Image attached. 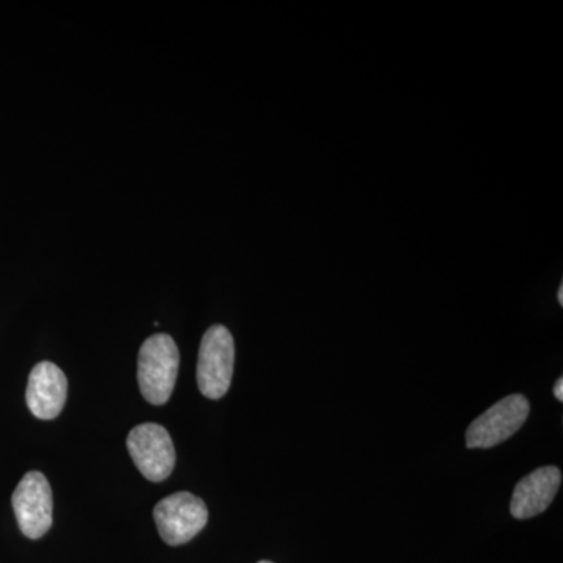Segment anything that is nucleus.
Masks as SVG:
<instances>
[{"mask_svg": "<svg viewBox=\"0 0 563 563\" xmlns=\"http://www.w3.org/2000/svg\"><path fill=\"white\" fill-rule=\"evenodd\" d=\"M13 509L21 532L29 539H41L52 526V490L46 476L29 472L13 493Z\"/></svg>", "mask_w": 563, "mask_h": 563, "instance_id": "nucleus-6", "label": "nucleus"}, {"mask_svg": "<svg viewBox=\"0 0 563 563\" xmlns=\"http://www.w3.org/2000/svg\"><path fill=\"white\" fill-rule=\"evenodd\" d=\"M128 450L136 468L147 481L162 483L172 476L176 450L172 435L163 426L144 422L133 428L128 437Z\"/></svg>", "mask_w": 563, "mask_h": 563, "instance_id": "nucleus-5", "label": "nucleus"}, {"mask_svg": "<svg viewBox=\"0 0 563 563\" xmlns=\"http://www.w3.org/2000/svg\"><path fill=\"white\" fill-rule=\"evenodd\" d=\"M558 299L559 302L563 303V284H561V287H559Z\"/></svg>", "mask_w": 563, "mask_h": 563, "instance_id": "nucleus-10", "label": "nucleus"}, {"mask_svg": "<svg viewBox=\"0 0 563 563\" xmlns=\"http://www.w3.org/2000/svg\"><path fill=\"white\" fill-rule=\"evenodd\" d=\"M68 395V379L55 363L41 362L32 369L29 377V409L40 420H54L65 407Z\"/></svg>", "mask_w": 563, "mask_h": 563, "instance_id": "nucleus-7", "label": "nucleus"}, {"mask_svg": "<svg viewBox=\"0 0 563 563\" xmlns=\"http://www.w3.org/2000/svg\"><path fill=\"white\" fill-rule=\"evenodd\" d=\"M179 365V350L173 336L155 333L141 344L139 385L147 402L163 406L169 401L176 387Z\"/></svg>", "mask_w": 563, "mask_h": 563, "instance_id": "nucleus-1", "label": "nucleus"}, {"mask_svg": "<svg viewBox=\"0 0 563 563\" xmlns=\"http://www.w3.org/2000/svg\"><path fill=\"white\" fill-rule=\"evenodd\" d=\"M154 520L162 539L172 547L188 543L206 528L209 510L206 503L188 492L166 496L155 506Z\"/></svg>", "mask_w": 563, "mask_h": 563, "instance_id": "nucleus-4", "label": "nucleus"}, {"mask_svg": "<svg viewBox=\"0 0 563 563\" xmlns=\"http://www.w3.org/2000/svg\"><path fill=\"white\" fill-rule=\"evenodd\" d=\"M258 563H273V562H269V561H262V562H258Z\"/></svg>", "mask_w": 563, "mask_h": 563, "instance_id": "nucleus-11", "label": "nucleus"}, {"mask_svg": "<svg viewBox=\"0 0 563 563\" xmlns=\"http://www.w3.org/2000/svg\"><path fill=\"white\" fill-rule=\"evenodd\" d=\"M235 343L224 325H211L203 333L198 357V387L209 399H221L231 388Z\"/></svg>", "mask_w": 563, "mask_h": 563, "instance_id": "nucleus-2", "label": "nucleus"}, {"mask_svg": "<svg viewBox=\"0 0 563 563\" xmlns=\"http://www.w3.org/2000/svg\"><path fill=\"white\" fill-rule=\"evenodd\" d=\"M531 410L523 395H510L492 406L470 424L466 446L470 450H488L520 431Z\"/></svg>", "mask_w": 563, "mask_h": 563, "instance_id": "nucleus-3", "label": "nucleus"}, {"mask_svg": "<svg viewBox=\"0 0 563 563\" xmlns=\"http://www.w3.org/2000/svg\"><path fill=\"white\" fill-rule=\"evenodd\" d=\"M554 396H555V399H558V401H561V402L563 401V380H562V377L554 385Z\"/></svg>", "mask_w": 563, "mask_h": 563, "instance_id": "nucleus-9", "label": "nucleus"}, {"mask_svg": "<svg viewBox=\"0 0 563 563\" xmlns=\"http://www.w3.org/2000/svg\"><path fill=\"white\" fill-rule=\"evenodd\" d=\"M562 483L561 470L543 466L523 477L515 487L510 512L518 520L543 514L554 501Z\"/></svg>", "mask_w": 563, "mask_h": 563, "instance_id": "nucleus-8", "label": "nucleus"}]
</instances>
